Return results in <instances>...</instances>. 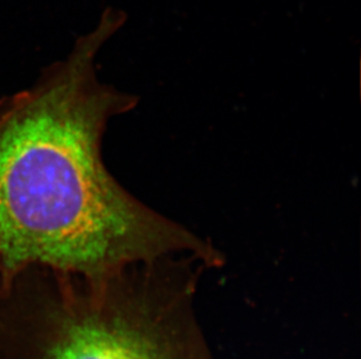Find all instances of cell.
Segmentation results:
<instances>
[{"label": "cell", "instance_id": "6da1fadb", "mask_svg": "<svg viewBox=\"0 0 361 359\" xmlns=\"http://www.w3.org/2000/svg\"><path fill=\"white\" fill-rule=\"evenodd\" d=\"M122 21L104 14L66 61L0 99V288L33 267L99 277L179 254L225 264L211 241L144 204L106 168L108 125L138 104L96 77V54Z\"/></svg>", "mask_w": 361, "mask_h": 359}, {"label": "cell", "instance_id": "7a4b0ae2", "mask_svg": "<svg viewBox=\"0 0 361 359\" xmlns=\"http://www.w3.org/2000/svg\"><path fill=\"white\" fill-rule=\"evenodd\" d=\"M206 270L190 254L99 277L25 270L0 288V359H215L197 312Z\"/></svg>", "mask_w": 361, "mask_h": 359}]
</instances>
